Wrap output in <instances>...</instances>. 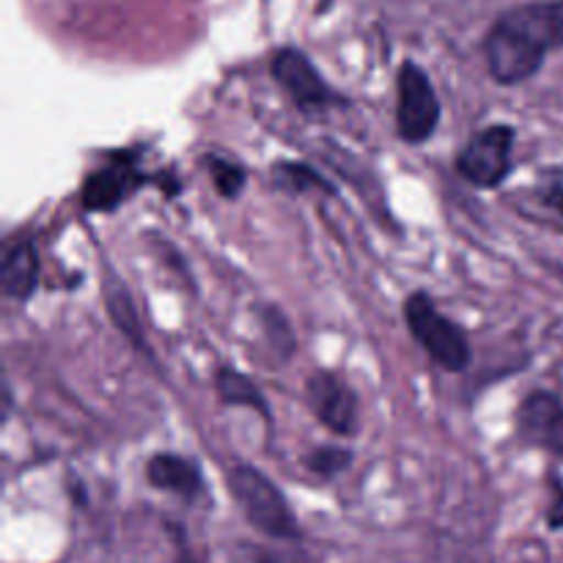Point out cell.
<instances>
[{
	"mask_svg": "<svg viewBox=\"0 0 563 563\" xmlns=\"http://www.w3.org/2000/svg\"><path fill=\"white\" fill-rule=\"evenodd\" d=\"M229 563H317L302 550L258 548V544H236Z\"/></svg>",
	"mask_w": 563,
	"mask_h": 563,
	"instance_id": "15",
	"label": "cell"
},
{
	"mask_svg": "<svg viewBox=\"0 0 563 563\" xmlns=\"http://www.w3.org/2000/svg\"><path fill=\"white\" fill-rule=\"evenodd\" d=\"M273 77L280 82V88L289 93L291 102L300 110H306V113L344 102V99L324 82V77L319 75V69L311 64V58L295 47H286L275 53Z\"/></svg>",
	"mask_w": 563,
	"mask_h": 563,
	"instance_id": "7",
	"label": "cell"
},
{
	"mask_svg": "<svg viewBox=\"0 0 563 563\" xmlns=\"http://www.w3.org/2000/svg\"><path fill=\"white\" fill-rule=\"evenodd\" d=\"M517 132L511 124H489L471 135L456 157V168L471 185L498 187L511 174Z\"/></svg>",
	"mask_w": 563,
	"mask_h": 563,
	"instance_id": "6",
	"label": "cell"
},
{
	"mask_svg": "<svg viewBox=\"0 0 563 563\" xmlns=\"http://www.w3.org/2000/svg\"><path fill=\"white\" fill-rule=\"evenodd\" d=\"M141 154L137 152H113L104 165H99L97 170L86 176L80 187V203L86 212H115L124 201H130L141 187L163 185V179L146 174V170L137 165ZM165 187V185H163Z\"/></svg>",
	"mask_w": 563,
	"mask_h": 563,
	"instance_id": "4",
	"label": "cell"
},
{
	"mask_svg": "<svg viewBox=\"0 0 563 563\" xmlns=\"http://www.w3.org/2000/svg\"><path fill=\"white\" fill-rule=\"evenodd\" d=\"M440 99L432 80L416 60H405L399 69V108L396 132L405 143H427L440 124Z\"/></svg>",
	"mask_w": 563,
	"mask_h": 563,
	"instance_id": "5",
	"label": "cell"
},
{
	"mask_svg": "<svg viewBox=\"0 0 563 563\" xmlns=\"http://www.w3.org/2000/svg\"><path fill=\"white\" fill-rule=\"evenodd\" d=\"M203 165H207L214 190L223 198H229V201H234L247 181L245 168H242L240 163H234V159L223 157V154H207V157H203Z\"/></svg>",
	"mask_w": 563,
	"mask_h": 563,
	"instance_id": "14",
	"label": "cell"
},
{
	"mask_svg": "<svg viewBox=\"0 0 563 563\" xmlns=\"http://www.w3.org/2000/svg\"><path fill=\"white\" fill-rule=\"evenodd\" d=\"M553 504H550L548 511V528L553 531H563V484H559L553 478Z\"/></svg>",
	"mask_w": 563,
	"mask_h": 563,
	"instance_id": "20",
	"label": "cell"
},
{
	"mask_svg": "<svg viewBox=\"0 0 563 563\" xmlns=\"http://www.w3.org/2000/svg\"><path fill=\"white\" fill-rule=\"evenodd\" d=\"M229 489L256 531L278 542H297L302 537L300 522L286 495L251 465H234L229 471Z\"/></svg>",
	"mask_w": 563,
	"mask_h": 563,
	"instance_id": "2",
	"label": "cell"
},
{
	"mask_svg": "<svg viewBox=\"0 0 563 563\" xmlns=\"http://www.w3.org/2000/svg\"><path fill=\"white\" fill-rule=\"evenodd\" d=\"M108 311L110 317L115 319V324H119L121 330H124L130 339H135L137 344H141V324H137V317H135V308H132L130 297H126L124 289H119V295H113L108 300Z\"/></svg>",
	"mask_w": 563,
	"mask_h": 563,
	"instance_id": "17",
	"label": "cell"
},
{
	"mask_svg": "<svg viewBox=\"0 0 563 563\" xmlns=\"http://www.w3.org/2000/svg\"><path fill=\"white\" fill-rule=\"evenodd\" d=\"M563 47V0L506 11L487 33V69L504 86L537 75L550 49Z\"/></svg>",
	"mask_w": 563,
	"mask_h": 563,
	"instance_id": "1",
	"label": "cell"
},
{
	"mask_svg": "<svg viewBox=\"0 0 563 563\" xmlns=\"http://www.w3.org/2000/svg\"><path fill=\"white\" fill-rule=\"evenodd\" d=\"M405 319L410 328L412 339L427 350L438 366L445 372L462 374L467 372L473 361L471 341H467L465 330L456 322H451L445 313L434 308V300L427 291H412L405 302Z\"/></svg>",
	"mask_w": 563,
	"mask_h": 563,
	"instance_id": "3",
	"label": "cell"
},
{
	"mask_svg": "<svg viewBox=\"0 0 563 563\" xmlns=\"http://www.w3.org/2000/svg\"><path fill=\"white\" fill-rule=\"evenodd\" d=\"M352 451L339 449V445H319L306 456V467L319 478H335L352 465Z\"/></svg>",
	"mask_w": 563,
	"mask_h": 563,
	"instance_id": "16",
	"label": "cell"
},
{
	"mask_svg": "<svg viewBox=\"0 0 563 563\" xmlns=\"http://www.w3.org/2000/svg\"><path fill=\"white\" fill-rule=\"evenodd\" d=\"M38 284V256L33 242L22 240L5 247L0 267V289L9 300H27Z\"/></svg>",
	"mask_w": 563,
	"mask_h": 563,
	"instance_id": "11",
	"label": "cell"
},
{
	"mask_svg": "<svg viewBox=\"0 0 563 563\" xmlns=\"http://www.w3.org/2000/svg\"><path fill=\"white\" fill-rule=\"evenodd\" d=\"M306 399L313 416L333 434L350 438L357 432V396L339 374L317 372L306 385Z\"/></svg>",
	"mask_w": 563,
	"mask_h": 563,
	"instance_id": "8",
	"label": "cell"
},
{
	"mask_svg": "<svg viewBox=\"0 0 563 563\" xmlns=\"http://www.w3.org/2000/svg\"><path fill=\"white\" fill-rule=\"evenodd\" d=\"M539 198H542L550 209L563 214V168L544 170L542 179H539Z\"/></svg>",
	"mask_w": 563,
	"mask_h": 563,
	"instance_id": "18",
	"label": "cell"
},
{
	"mask_svg": "<svg viewBox=\"0 0 563 563\" xmlns=\"http://www.w3.org/2000/svg\"><path fill=\"white\" fill-rule=\"evenodd\" d=\"M146 478L154 489L174 493L185 500H192L203 489V476L196 462L179 454H165V451L146 462Z\"/></svg>",
	"mask_w": 563,
	"mask_h": 563,
	"instance_id": "10",
	"label": "cell"
},
{
	"mask_svg": "<svg viewBox=\"0 0 563 563\" xmlns=\"http://www.w3.org/2000/svg\"><path fill=\"white\" fill-rule=\"evenodd\" d=\"M264 328L269 330V335H275V346L289 355L291 346H295V339H291L289 322H286L284 313H278L275 308H264Z\"/></svg>",
	"mask_w": 563,
	"mask_h": 563,
	"instance_id": "19",
	"label": "cell"
},
{
	"mask_svg": "<svg viewBox=\"0 0 563 563\" xmlns=\"http://www.w3.org/2000/svg\"><path fill=\"white\" fill-rule=\"evenodd\" d=\"M214 388H218V396L223 405L229 407H247V410H256L258 416L269 421V405L262 396V390L256 388L251 377H245L236 368L223 366L214 374Z\"/></svg>",
	"mask_w": 563,
	"mask_h": 563,
	"instance_id": "12",
	"label": "cell"
},
{
	"mask_svg": "<svg viewBox=\"0 0 563 563\" xmlns=\"http://www.w3.org/2000/svg\"><path fill=\"white\" fill-rule=\"evenodd\" d=\"M176 563H203V561H198V559H196V555L185 553V555H179V559H176Z\"/></svg>",
	"mask_w": 563,
	"mask_h": 563,
	"instance_id": "21",
	"label": "cell"
},
{
	"mask_svg": "<svg viewBox=\"0 0 563 563\" xmlns=\"http://www.w3.org/2000/svg\"><path fill=\"white\" fill-rule=\"evenodd\" d=\"M517 432L522 443L563 460V401L548 390H537L522 399L517 410Z\"/></svg>",
	"mask_w": 563,
	"mask_h": 563,
	"instance_id": "9",
	"label": "cell"
},
{
	"mask_svg": "<svg viewBox=\"0 0 563 563\" xmlns=\"http://www.w3.org/2000/svg\"><path fill=\"white\" fill-rule=\"evenodd\" d=\"M273 181L286 192H311L319 190L324 196H335V187L324 179L322 174H317L313 168H308L306 163H295V159H280L273 168Z\"/></svg>",
	"mask_w": 563,
	"mask_h": 563,
	"instance_id": "13",
	"label": "cell"
}]
</instances>
